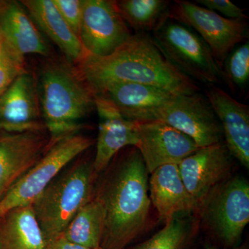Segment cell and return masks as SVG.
<instances>
[{
  "instance_id": "30",
  "label": "cell",
  "mask_w": 249,
  "mask_h": 249,
  "mask_svg": "<svg viewBox=\"0 0 249 249\" xmlns=\"http://www.w3.org/2000/svg\"><path fill=\"white\" fill-rule=\"evenodd\" d=\"M6 43V40L5 38L4 34H3L2 30H1V27H0V53H1L2 49H4L5 45Z\"/></svg>"
},
{
  "instance_id": "13",
  "label": "cell",
  "mask_w": 249,
  "mask_h": 249,
  "mask_svg": "<svg viewBox=\"0 0 249 249\" xmlns=\"http://www.w3.org/2000/svg\"><path fill=\"white\" fill-rule=\"evenodd\" d=\"M138 149L151 174L167 164H178L199 147L186 134L160 121L138 124Z\"/></svg>"
},
{
  "instance_id": "14",
  "label": "cell",
  "mask_w": 249,
  "mask_h": 249,
  "mask_svg": "<svg viewBox=\"0 0 249 249\" xmlns=\"http://www.w3.org/2000/svg\"><path fill=\"white\" fill-rule=\"evenodd\" d=\"M0 130L47 131L42 119L36 76L28 71L0 96Z\"/></svg>"
},
{
  "instance_id": "31",
  "label": "cell",
  "mask_w": 249,
  "mask_h": 249,
  "mask_svg": "<svg viewBox=\"0 0 249 249\" xmlns=\"http://www.w3.org/2000/svg\"><path fill=\"white\" fill-rule=\"evenodd\" d=\"M206 249H218L215 247H208ZM231 249H248V247H247V245H244L242 246H240V247H234Z\"/></svg>"
},
{
  "instance_id": "12",
  "label": "cell",
  "mask_w": 249,
  "mask_h": 249,
  "mask_svg": "<svg viewBox=\"0 0 249 249\" xmlns=\"http://www.w3.org/2000/svg\"><path fill=\"white\" fill-rule=\"evenodd\" d=\"M231 157L221 142L201 147L178 163L185 186L199 204L226 181L231 169Z\"/></svg>"
},
{
  "instance_id": "25",
  "label": "cell",
  "mask_w": 249,
  "mask_h": 249,
  "mask_svg": "<svg viewBox=\"0 0 249 249\" xmlns=\"http://www.w3.org/2000/svg\"><path fill=\"white\" fill-rule=\"evenodd\" d=\"M231 88L245 86L249 78V43L248 41L229 55L222 70Z\"/></svg>"
},
{
  "instance_id": "15",
  "label": "cell",
  "mask_w": 249,
  "mask_h": 249,
  "mask_svg": "<svg viewBox=\"0 0 249 249\" xmlns=\"http://www.w3.org/2000/svg\"><path fill=\"white\" fill-rule=\"evenodd\" d=\"M95 106L99 126L93 168L98 175L124 147L137 146L139 131L137 123L124 119L114 105L103 96H95Z\"/></svg>"
},
{
  "instance_id": "17",
  "label": "cell",
  "mask_w": 249,
  "mask_h": 249,
  "mask_svg": "<svg viewBox=\"0 0 249 249\" xmlns=\"http://www.w3.org/2000/svg\"><path fill=\"white\" fill-rule=\"evenodd\" d=\"M206 98L222 126L232 157L249 168V107L217 86L206 89Z\"/></svg>"
},
{
  "instance_id": "1",
  "label": "cell",
  "mask_w": 249,
  "mask_h": 249,
  "mask_svg": "<svg viewBox=\"0 0 249 249\" xmlns=\"http://www.w3.org/2000/svg\"><path fill=\"white\" fill-rule=\"evenodd\" d=\"M94 196L104 210L102 249H124L146 228L150 211L148 172L140 152L129 146L109 166Z\"/></svg>"
},
{
  "instance_id": "27",
  "label": "cell",
  "mask_w": 249,
  "mask_h": 249,
  "mask_svg": "<svg viewBox=\"0 0 249 249\" xmlns=\"http://www.w3.org/2000/svg\"><path fill=\"white\" fill-rule=\"evenodd\" d=\"M64 20L78 37L82 16V0H52Z\"/></svg>"
},
{
  "instance_id": "3",
  "label": "cell",
  "mask_w": 249,
  "mask_h": 249,
  "mask_svg": "<svg viewBox=\"0 0 249 249\" xmlns=\"http://www.w3.org/2000/svg\"><path fill=\"white\" fill-rule=\"evenodd\" d=\"M42 121L50 145L79 133L82 121L96 109L95 94L76 65L48 58L36 77Z\"/></svg>"
},
{
  "instance_id": "4",
  "label": "cell",
  "mask_w": 249,
  "mask_h": 249,
  "mask_svg": "<svg viewBox=\"0 0 249 249\" xmlns=\"http://www.w3.org/2000/svg\"><path fill=\"white\" fill-rule=\"evenodd\" d=\"M97 176L93 160H76L62 170L33 203L47 243L61 235L80 209L93 199Z\"/></svg>"
},
{
  "instance_id": "8",
  "label": "cell",
  "mask_w": 249,
  "mask_h": 249,
  "mask_svg": "<svg viewBox=\"0 0 249 249\" xmlns=\"http://www.w3.org/2000/svg\"><path fill=\"white\" fill-rule=\"evenodd\" d=\"M206 220L229 247L237 245L249 222V184L242 178L224 181L206 196Z\"/></svg>"
},
{
  "instance_id": "24",
  "label": "cell",
  "mask_w": 249,
  "mask_h": 249,
  "mask_svg": "<svg viewBox=\"0 0 249 249\" xmlns=\"http://www.w3.org/2000/svg\"><path fill=\"white\" fill-rule=\"evenodd\" d=\"M193 232L190 219L174 216L165 220L161 230L132 249H186Z\"/></svg>"
},
{
  "instance_id": "16",
  "label": "cell",
  "mask_w": 249,
  "mask_h": 249,
  "mask_svg": "<svg viewBox=\"0 0 249 249\" xmlns=\"http://www.w3.org/2000/svg\"><path fill=\"white\" fill-rule=\"evenodd\" d=\"M96 95L112 103L124 119L142 124L158 121L159 110L178 94L152 85L119 83L108 85Z\"/></svg>"
},
{
  "instance_id": "10",
  "label": "cell",
  "mask_w": 249,
  "mask_h": 249,
  "mask_svg": "<svg viewBox=\"0 0 249 249\" xmlns=\"http://www.w3.org/2000/svg\"><path fill=\"white\" fill-rule=\"evenodd\" d=\"M157 120L186 134L201 148L222 142V126L207 98L199 93L178 94L159 110Z\"/></svg>"
},
{
  "instance_id": "7",
  "label": "cell",
  "mask_w": 249,
  "mask_h": 249,
  "mask_svg": "<svg viewBox=\"0 0 249 249\" xmlns=\"http://www.w3.org/2000/svg\"><path fill=\"white\" fill-rule=\"evenodd\" d=\"M169 19L194 31L211 49L222 71L234 47L248 38L246 19H228L185 0L175 1L170 6Z\"/></svg>"
},
{
  "instance_id": "11",
  "label": "cell",
  "mask_w": 249,
  "mask_h": 249,
  "mask_svg": "<svg viewBox=\"0 0 249 249\" xmlns=\"http://www.w3.org/2000/svg\"><path fill=\"white\" fill-rule=\"evenodd\" d=\"M50 146L47 131L0 135V199L40 160Z\"/></svg>"
},
{
  "instance_id": "19",
  "label": "cell",
  "mask_w": 249,
  "mask_h": 249,
  "mask_svg": "<svg viewBox=\"0 0 249 249\" xmlns=\"http://www.w3.org/2000/svg\"><path fill=\"white\" fill-rule=\"evenodd\" d=\"M42 32L58 46L67 61L78 65L87 55L79 37L64 20L52 0L19 1Z\"/></svg>"
},
{
  "instance_id": "18",
  "label": "cell",
  "mask_w": 249,
  "mask_h": 249,
  "mask_svg": "<svg viewBox=\"0 0 249 249\" xmlns=\"http://www.w3.org/2000/svg\"><path fill=\"white\" fill-rule=\"evenodd\" d=\"M150 199L160 219H166L181 213L194 212L200 204L185 186L178 164L157 168L149 179Z\"/></svg>"
},
{
  "instance_id": "23",
  "label": "cell",
  "mask_w": 249,
  "mask_h": 249,
  "mask_svg": "<svg viewBox=\"0 0 249 249\" xmlns=\"http://www.w3.org/2000/svg\"><path fill=\"white\" fill-rule=\"evenodd\" d=\"M104 222L102 205L93 196L77 213L60 235L69 242L88 248H100Z\"/></svg>"
},
{
  "instance_id": "2",
  "label": "cell",
  "mask_w": 249,
  "mask_h": 249,
  "mask_svg": "<svg viewBox=\"0 0 249 249\" xmlns=\"http://www.w3.org/2000/svg\"><path fill=\"white\" fill-rule=\"evenodd\" d=\"M76 66L95 95L119 83L152 85L176 94L199 90L196 82L174 66L145 33L131 36L107 56L87 54Z\"/></svg>"
},
{
  "instance_id": "26",
  "label": "cell",
  "mask_w": 249,
  "mask_h": 249,
  "mask_svg": "<svg viewBox=\"0 0 249 249\" xmlns=\"http://www.w3.org/2000/svg\"><path fill=\"white\" fill-rule=\"evenodd\" d=\"M27 72L24 55L18 53L6 41L0 53V96L18 77Z\"/></svg>"
},
{
  "instance_id": "21",
  "label": "cell",
  "mask_w": 249,
  "mask_h": 249,
  "mask_svg": "<svg viewBox=\"0 0 249 249\" xmlns=\"http://www.w3.org/2000/svg\"><path fill=\"white\" fill-rule=\"evenodd\" d=\"M32 206H19L0 219V249H47Z\"/></svg>"
},
{
  "instance_id": "9",
  "label": "cell",
  "mask_w": 249,
  "mask_h": 249,
  "mask_svg": "<svg viewBox=\"0 0 249 249\" xmlns=\"http://www.w3.org/2000/svg\"><path fill=\"white\" fill-rule=\"evenodd\" d=\"M112 0H82L79 39L88 55L106 57L132 36Z\"/></svg>"
},
{
  "instance_id": "29",
  "label": "cell",
  "mask_w": 249,
  "mask_h": 249,
  "mask_svg": "<svg viewBox=\"0 0 249 249\" xmlns=\"http://www.w3.org/2000/svg\"><path fill=\"white\" fill-rule=\"evenodd\" d=\"M47 249H102L100 248L90 249L88 247L73 243L65 240L62 235H59L53 240L47 242Z\"/></svg>"
},
{
  "instance_id": "5",
  "label": "cell",
  "mask_w": 249,
  "mask_h": 249,
  "mask_svg": "<svg viewBox=\"0 0 249 249\" xmlns=\"http://www.w3.org/2000/svg\"><path fill=\"white\" fill-rule=\"evenodd\" d=\"M94 141L79 133L53 142L43 157L0 199V219L11 210L32 205L49 183Z\"/></svg>"
},
{
  "instance_id": "32",
  "label": "cell",
  "mask_w": 249,
  "mask_h": 249,
  "mask_svg": "<svg viewBox=\"0 0 249 249\" xmlns=\"http://www.w3.org/2000/svg\"><path fill=\"white\" fill-rule=\"evenodd\" d=\"M6 1H0V12H1V10L4 8V5L6 4Z\"/></svg>"
},
{
  "instance_id": "20",
  "label": "cell",
  "mask_w": 249,
  "mask_h": 249,
  "mask_svg": "<svg viewBox=\"0 0 249 249\" xmlns=\"http://www.w3.org/2000/svg\"><path fill=\"white\" fill-rule=\"evenodd\" d=\"M0 27L9 45L21 55H50L45 38L19 1H6L0 12Z\"/></svg>"
},
{
  "instance_id": "28",
  "label": "cell",
  "mask_w": 249,
  "mask_h": 249,
  "mask_svg": "<svg viewBox=\"0 0 249 249\" xmlns=\"http://www.w3.org/2000/svg\"><path fill=\"white\" fill-rule=\"evenodd\" d=\"M196 2L202 5L206 9L219 13L223 17L228 19H246L248 18L245 14V9H241L229 0H196Z\"/></svg>"
},
{
  "instance_id": "22",
  "label": "cell",
  "mask_w": 249,
  "mask_h": 249,
  "mask_svg": "<svg viewBox=\"0 0 249 249\" xmlns=\"http://www.w3.org/2000/svg\"><path fill=\"white\" fill-rule=\"evenodd\" d=\"M127 27L138 33L155 32L169 19L170 1L165 0L116 1Z\"/></svg>"
},
{
  "instance_id": "6",
  "label": "cell",
  "mask_w": 249,
  "mask_h": 249,
  "mask_svg": "<svg viewBox=\"0 0 249 249\" xmlns=\"http://www.w3.org/2000/svg\"><path fill=\"white\" fill-rule=\"evenodd\" d=\"M151 37L165 58L196 83L213 85L222 82V71L213 54L190 28L168 19Z\"/></svg>"
}]
</instances>
